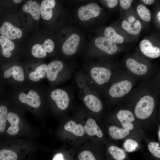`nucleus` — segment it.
I'll use <instances>...</instances> for the list:
<instances>
[{
  "instance_id": "1",
  "label": "nucleus",
  "mask_w": 160,
  "mask_h": 160,
  "mask_svg": "<svg viewBox=\"0 0 160 160\" xmlns=\"http://www.w3.org/2000/svg\"><path fill=\"white\" fill-rule=\"evenodd\" d=\"M140 97L135 105L134 113L138 119L144 120L149 118L152 113L155 106V95L146 92L139 95Z\"/></svg>"
},
{
  "instance_id": "2",
  "label": "nucleus",
  "mask_w": 160,
  "mask_h": 160,
  "mask_svg": "<svg viewBox=\"0 0 160 160\" xmlns=\"http://www.w3.org/2000/svg\"><path fill=\"white\" fill-rule=\"evenodd\" d=\"M87 73L92 83L99 87L107 85L113 76V72L110 69L102 66L93 67Z\"/></svg>"
},
{
  "instance_id": "3",
  "label": "nucleus",
  "mask_w": 160,
  "mask_h": 160,
  "mask_svg": "<svg viewBox=\"0 0 160 160\" xmlns=\"http://www.w3.org/2000/svg\"><path fill=\"white\" fill-rule=\"evenodd\" d=\"M133 80L128 77L120 78L112 83L108 90V96L113 99L124 97L132 90L134 86Z\"/></svg>"
},
{
  "instance_id": "4",
  "label": "nucleus",
  "mask_w": 160,
  "mask_h": 160,
  "mask_svg": "<svg viewBox=\"0 0 160 160\" xmlns=\"http://www.w3.org/2000/svg\"><path fill=\"white\" fill-rule=\"evenodd\" d=\"M50 96L60 110L64 111L68 108L71 96L66 90L61 89H55L51 92Z\"/></svg>"
},
{
  "instance_id": "5",
  "label": "nucleus",
  "mask_w": 160,
  "mask_h": 160,
  "mask_svg": "<svg viewBox=\"0 0 160 160\" xmlns=\"http://www.w3.org/2000/svg\"><path fill=\"white\" fill-rule=\"evenodd\" d=\"M69 73L65 71L63 64L60 61H53L47 65L46 76L48 80L51 81L56 80L59 74L65 78Z\"/></svg>"
},
{
  "instance_id": "6",
  "label": "nucleus",
  "mask_w": 160,
  "mask_h": 160,
  "mask_svg": "<svg viewBox=\"0 0 160 160\" xmlns=\"http://www.w3.org/2000/svg\"><path fill=\"white\" fill-rule=\"evenodd\" d=\"M100 12L99 6L95 3H90L80 7L78 11V15L82 21H87L89 19L97 17Z\"/></svg>"
},
{
  "instance_id": "7",
  "label": "nucleus",
  "mask_w": 160,
  "mask_h": 160,
  "mask_svg": "<svg viewBox=\"0 0 160 160\" xmlns=\"http://www.w3.org/2000/svg\"><path fill=\"white\" fill-rule=\"evenodd\" d=\"M126 64L130 73L138 77L144 76L149 73L147 65L139 63L133 58L127 59L126 61Z\"/></svg>"
},
{
  "instance_id": "8",
  "label": "nucleus",
  "mask_w": 160,
  "mask_h": 160,
  "mask_svg": "<svg viewBox=\"0 0 160 160\" xmlns=\"http://www.w3.org/2000/svg\"><path fill=\"white\" fill-rule=\"evenodd\" d=\"M95 43L98 48L109 55L115 54L118 49L115 43L105 37H101L96 38Z\"/></svg>"
},
{
  "instance_id": "9",
  "label": "nucleus",
  "mask_w": 160,
  "mask_h": 160,
  "mask_svg": "<svg viewBox=\"0 0 160 160\" xmlns=\"http://www.w3.org/2000/svg\"><path fill=\"white\" fill-rule=\"evenodd\" d=\"M84 93L83 100L86 106L94 112H98L100 111L102 109L103 105L98 97L91 92Z\"/></svg>"
},
{
  "instance_id": "10",
  "label": "nucleus",
  "mask_w": 160,
  "mask_h": 160,
  "mask_svg": "<svg viewBox=\"0 0 160 160\" xmlns=\"http://www.w3.org/2000/svg\"><path fill=\"white\" fill-rule=\"evenodd\" d=\"M0 33L1 36L12 40L19 39L22 35L21 30L8 22L3 23L0 28Z\"/></svg>"
},
{
  "instance_id": "11",
  "label": "nucleus",
  "mask_w": 160,
  "mask_h": 160,
  "mask_svg": "<svg viewBox=\"0 0 160 160\" xmlns=\"http://www.w3.org/2000/svg\"><path fill=\"white\" fill-rule=\"evenodd\" d=\"M80 41V37L78 34H72L63 43L62 46L63 52L67 55L75 54L77 50Z\"/></svg>"
},
{
  "instance_id": "12",
  "label": "nucleus",
  "mask_w": 160,
  "mask_h": 160,
  "mask_svg": "<svg viewBox=\"0 0 160 160\" xmlns=\"http://www.w3.org/2000/svg\"><path fill=\"white\" fill-rule=\"evenodd\" d=\"M116 117L121 123L124 128L129 130L134 128L132 122L135 120V116L130 111L121 110L117 113Z\"/></svg>"
},
{
  "instance_id": "13",
  "label": "nucleus",
  "mask_w": 160,
  "mask_h": 160,
  "mask_svg": "<svg viewBox=\"0 0 160 160\" xmlns=\"http://www.w3.org/2000/svg\"><path fill=\"white\" fill-rule=\"evenodd\" d=\"M140 47L142 52L146 56L151 58L159 57L160 56V49L153 46L147 39H143L140 42Z\"/></svg>"
},
{
  "instance_id": "14",
  "label": "nucleus",
  "mask_w": 160,
  "mask_h": 160,
  "mask_svg": "<svg viewBox=\"0 0 160 160\" xmlns=\"http://www.w3.org/2000/svg\"><path fill=\"white\" fill-rule=\"evenodd\" d=\"M40 96L35 91L31 90L26 94L22 92L19 95V99L21 102L28 104L30 106L36 108L41 105Z\"/></svg>"
},
{
  "instance_id": "15",
  "label": "nucleus",
  "mask_w": 160,
  "mask_h": 160,
  "mask_svg": "<svg viewBox=\"0 0 160 160\" xmlns=\"http://www.w3.org/2000/svg\"><path fill=\"white\" fill-rule=\"evenodd\" d=\"M55 0H44L40 7V14L42 17L46 20L50 19L53 15L52 9L55 5Z\"/></svg>"
},
{
  "instance_id": "16",
  "label": "nucleus",
  "mask_w": 160,
  "mask_h": 160,
  "mask_svg": "<svg viewBox=\"0 0 160 160\" xmlns=\"http://www.w3.org/2000/svg\"><path fill=\"white\" fill-rule=\"evenodd\" d=\"M23 9L30 14L35 20H39L40 17V7L36 1L30 0L23 7Z\"/></svg>"
},
{
  "instance_id": "17",
  "label": "nucleus",
  "mask_w": 160,
  "mask_h": 160,
  "mask_svg": "<svg viewBox=\"0 0 160 160\" xmlns=\"http://www.w3.org/2000/svg\"><path fill=\"white\" fill-rule=\"evenodd\" d=\"M84 128L89 135H96L100 138L103 136L102 132L97 124L95 121L93 119L89 118L88 119Z\"/></svg>"
},
{
  "instance_id": "18",
  "label": "nucleus",
  "mask_w": 160,
  "mask_h": 160,
  "mask_svg": "<svg viewBox=\"0 0 160 160\" xmlns=\"http://www.w3.org/2000/svg\"><path fill=\"white\" fill-rule=\"evenodd\" d=\"M12 75L16 80L21 81L25 78L23 69L22 67L18 65H14L6 71L4 74L5 78H9Z\"/></svg>"
},
{
  "instance_id": "19",
  "label": "nucleus",
  "mask_w": 160,
  "mask_h": 160,
  "mask_svg": "<svg viewBox=\"0 0 160 160\" xmlns=\"http://www.w3.org/2000/svg\"><path fill=\"white\" fill-rule=\"evenodd\" d=\"M7 119L11 124L7 130V133L12 135L17 134L19 131L18 124L20 121L19 116L14 113L9 112L7 114Z\"/></svg>"
},
{
  "instance_id": "20",
  "label": "nucleus",
  "mask_w": 160,
  "mask_h": 160,
  "mask_svg": "<svg viewBox=\"0 0 160 160\" xmlns=\"http://www.w3.org/2000/svg\"><path fill=\"white\" fill-rule=\"evenodd\" d=\"M64 127L66 130L71 132L77 136H82L85 133L84 128L83 126L80 124H77L73 120L67 122Z\"/></svg>"
},
{
  "instance_id": "21",
  "label": "nucleus",
  "mask_w": 160,
  "mask_h": 160,
  "mask_svg": "<svg viewBox=\"0 0 160 160\" xmlns=\"http://www.w3.org/2000/svg\"><path fill=\"white\" fill-rule=\"evenodd\" d=\"M0 44L2 48V53L3 55L6 57H10L11 55L12 51L14 48L13 43L8 38L2 36H0Z\"/></svg>"
},
{
  "instance_id": "22",
  "label": "nucleus",
  "mask_w": 160,
  "mask_h": 160,
  "mask_svg": "<svg viewBox=\"0 0 160 160\" xmlns=\"http://www.w3.org/2000/svg\"><path fill=\"white\" fill-rule=\"evenodd\" d=\"M108 131L111 136L116 140L123 138L130 133L129 130L124 128H120L114 125L111 126L109 128Z\"/></svg>"
},
{
  "instance_id": "23",
  "label": "nucleus",
  "mask_w": 160,
  "mask_h": 160,
  "mask_svg": "<svg viewBox=\"0 0 160 160\" xmlns=\"http://www.w3.org/2000/svg\"><path fill=\"white\" fill-rule=\"evenodd\" d=\"M121 26L123 28L129 33L137 35L141 31L142 25L140 21L137 20L133 24H131L126 20L122 23Z\"/></svg>"
},
{
  "instance_id": "24",
  "label": "nucleus",
  "mask_w": 160,
  "mask_h": 160,
  "mask_svg": "<svg viewBox=\"0 0 160 160\" xmlns=\"http://www.w3.org/2000/svg\"><path fill=\"white\" fill-rule=\"evenodd\" d=\"M104 34L105 37L116 43L121 44L124 41L123 37L117 34L115 30L111 27H108L105 29Z\"/></svg>"
},
{
  "instance_id": "25",
  "label": "nucleus",
  "mask_w": 160,
  "mask_h": 160,
  "mask_svg": "<svg viewBox=\"0 0 160 160\" xmlns=\"http://www.w3.org/2000/svg\"><path fill=\"white\" fill-rule=\"evenodd\" d=\"M47 65L43 64L38 67L34 72L29 75V79L33 81H37L40 79L44 77L46 75V69Z\"/></svg>"
},
{
  "instance_id": "26",
  "label": "nucleus",
  "mask_w": 160,
  "mask_h": 160,
  "mask_svg": "<svg viewBox=\"0 0 160 160\" xmlns=\"http://www.w3.org/2000/svg\"><path fill=\"white\" fill-rule=\"evenodd\" d=\"M109 153L116 160H124L126 157L125 152L117 146L112 145L108 148Z\"/></svg>"
},
{
  "instance_id": "27",
  "label": "nucleus",
  "mask_w": 160,
  "mask_h": 160,
  "mask_svg": "<svg viewBox=\"0 0 160 160\" xmlns=\"http://www.w3.org/2000/svg\"><path fill=\"white\" fill-rule=\"evenodd\" d=\"M137 11L139 16L142 20L147 22L151 20V12L143 4L139 5L137 7Z\"/></svg>"
},
{
  "instance_id": "28",
  "label": "nucleus",
  "mask_w": 160,
  "mask_h": 160,
  "mask_svg": "<svg viewBox=\"0 0 160 160\" xmlns=\"http://www.w3.org/2000/svg\"><path fill=\"white\" fill-rule=\"evenodd\" d=\"M17 156L15 152L7 149L0 151V160H17Z\"/></svg>"
},
{
  "instance_id": "29",
  "label": "nucleus",
  "mask_w": 160,
  "mask_h": 160,
  "mask_svg": "<svg viewBox=\"0 0 160 160\" xmlns=\"http://www.w3.org/2000/svg\"><path fill=\"white\" fill-rule=\"evenodd\" d=\"M8 111L7 108L3 105L0 106V132L5 129Z\"/></svg>"
},
{
  "instance_id": "30",
  "label": "nucleus",
  "mask_w": 160,
  "mask_h": 160,
  "mask_svg": "<svg viewBox=\"0 0 160 160\" xmlns=\"http://www.w3.org/2000/svg\"><path fill=\"white\" fill-rule=\"evenodd\" d=\"M31 52L33 56L37 58H43L47 55V52L43 48L42 45L36 44L32 47Z\"/></svg>"
},
{
  "instance_id": "31",
  "label": "nucleus",
  "mask_w": 160,
  "mask_h": 160,
  "mask_svg": "<svg viewBox=\"0 0 160 160\" xmlns=\"http://www.w3.org/2000/svg\"><path fill=\"white\" fill-rule=\"evenodd\" d=\"M148 148L154 156L158 158H160V147L159 143L151 142L148 144Z\"/></svg>"
},
{
  "instance_id": "32",
  "label": "nucleus",
  "mask_w": 160,
  "mask_h": 160,
  "mask_svg": "<svg viewBox=\"0 0 160 160\" xmlns=\"http://www.w3.org/2000/svg\"><path fill=\"white\" fill-rule=\"evenodd\" d=\"M123 146L126 151L132 152L135 150L138 147V144L134 140L127 139L124 142Z\"/></svg>"
},
{
  "instance_id": "33",
  "label": "nucleus",
  "mask_w": 160,
  "mask_h": 160,
  "mask_svg": "<svg viewBox=\"0 0 160 160\" xmlns=\"http://www.w3.org/2000/svg\"><path fill=\"white\" fill-rule=\"evenodd\" d=\"M79 160H96L92 153L89 151H85L79 155Z\"/></svg>"
},
{
  "instance_id": "34",
  "label": "nucleus",
  "mask_w": 160,
  "mask_h": 160,
  "mask_svg": "<svg viewBox=\"0 0 160 160\" xmlns=\"http://www.w3.org/2000/svg\"><path fill=\"white\" fill-rule=\"evenodd\" d=\"M42 45L43 48L48 53L52 52L54 47V43L50 39H47L45 40Z\"/></svg>"
},
{
  "instance_id": "35",
  "label": "nucleus",
  "mask_w": 160,
  "mask_h": 160,
  "mask_svg": "<svg viewBox=\"0 0 160 160\" xmlns=\"http://www.w3.org/2000/svg\"><path fill=\"white\" fill-rule=\"evenodd\" d=\"M132 1V0H120V4L123 9H127L130 7Z\"/></svg>"
},
{
  "instance_id": "36",
  "label": "nucleus",
  "mask_w": 160,
  "mask_h": 160,
  "mask_svg": "<svg viewBox=\"0 0 160 160\" xmlns=\"http://www.w3.org/2000/svg\"><path fill=\"white\" fill-rule=\"evenodd\" d=\"M106 1L108 7L111 8L116 6L118 2L117 0H106Z\"/></svg>"
},
{
  "instance_id": "37",
  "label": "nucleus",
  "mask_w": 160,
  "mask_h": 160,
  "mask_svg": "<svg viewBox=\"0 0 160 160\" xmlns=\"http://www.w3.org/2000/svg\"><path fill=\"white\" fill-rule=\"evenodd\" d=\"M52 160H65L63 159V156L62 153H57L54 156Z\"/></svg>"
},
{
  "instance_id": "38",
  "label": "nucleus",
  "mask_w": 160,
  "mask_h": 160,
  "mask_svg": "<svg viewBox=\"0 0 160 160\" xmlns=\"http://www.w3.org/2000/svg\"><path fill=\"white\" fill-rule=\"evenodd\" d=\"M142 1L145 4L150 5L152 4L154 2V0H142Z\"/></svg>"
},
{
  "instance_id": "39",
  "label": "nucleus",
  "mask_w": 160,
  "mask_h": 160,
  "mask_svg": "<svg viewBox=\"0 0 160 160\" xmlns=\"http://www.w3.org/2000/svg\"><path fill=\"white\" fill-rule=\"evenodd\" d=\"M128 20L129 23H132L135 21V18L133 16H130L129 17Z\"/></svg>"
},
{
  "instance_id": "40",
  "label": "nucleus",
  "mask_w": 160,
  "mask_h": 160,
  "mask_svg": "<svg viewBox=\"0 0 160 160\" xmlns=\"http://www.w3.org/2000/svg\"><path fill=\"white\" fill-rule=\"evenodd\" d=\"M22 0H14L13 1L16 3H20Z\"/></svg>"
},
{
  "instance_id": "41",
  "label": "nucleus",
  "mask_w": 160,
  "mask_h": 160,
  "mask_svg": "<svg viewBox=\"0 0 160 160\" xmlns=\"http://www.w3.org/2000/svg\"><path fill=\"white\" fill-rule=\"evenodd\" d=\"M157 17L158 18V19L160 22V11H159V12H158V13L157 14Z\"/></svg>"
},
{
  "instance_id": "42",
  "label": "nucleus",
  "mask_w": 160,
  "mask_h": 160,
  "mask_svg": "<svg viewBox=\"0 0 160 160\" xmlns=\"http://www.w3.org/2000/svg\"><path fill=\"white\" fill-rule=\"evenodd\" d=\"M160 128H159V132H158V136H159V140H160Z\"/></svg>"
}]
</instances>
